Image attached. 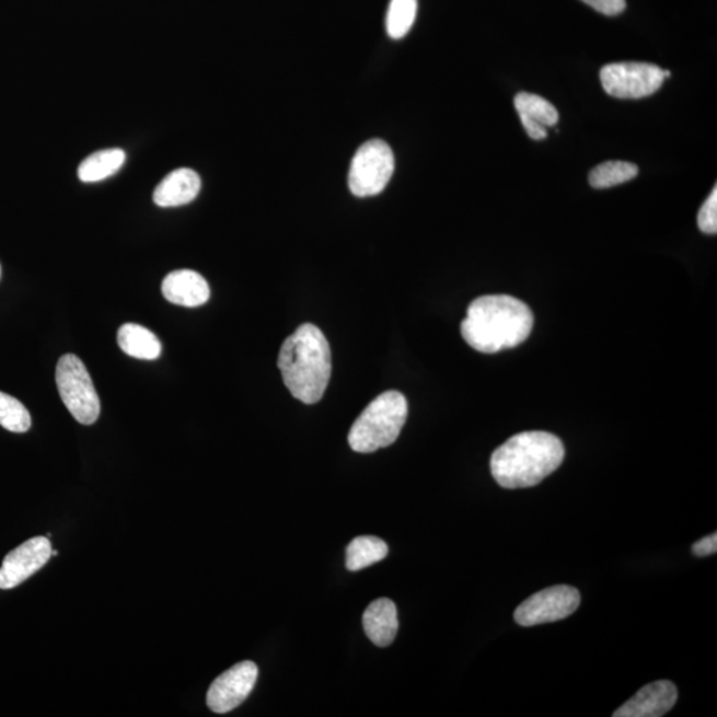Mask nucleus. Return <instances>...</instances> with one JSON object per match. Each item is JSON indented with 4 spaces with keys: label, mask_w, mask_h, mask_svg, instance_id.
<instances>
[{
    "label": "nucleus",
    "mask_w": 717,
    "mask_h": 717,
    "mask_svg": "<svg viewBox=\"0 0 717 717\" xmlns=\"http://www.w3.org/2000/svg\"><path fill=\"white\" fill-rule=\"evenodd\" d=\"M533 326L534 316L525 302L510 296H484L467 308L461 334L476 351L497 354L520 346Z\"/></svg>",
    "instance_id": "1"
},
{
    "label": "nucleus",
    "mask_w": 717,
    "mask_h": 717,
    "mask_svg": "<svg viewBox=\"0 0 717 717\" xmlns=\"http://www.w3.org/2000/svg\"><path fill=\"white\" fill-rule=\"evenodd\" d=\"M565 459V447L556 435L532 430L510 438L490 459V471L505 489L539 485L556 472Z\"/></svg>",
    "instance_id": "2"
},
{
    "label": "nucleus",
    "mask_w": 717,
    "mask_h": 717,
    "mask_svg": "<svg viewBox=\"0 0 717 717\" xmlns=\"http://www.w3.org/2000/svg\"><path fill=\"white\" fill-rule=\"evenodd\" d=\"M278 368L290 394L304 404H315L332 378V350L320 327L305 323L280 347Z\"/></svg>",
    "instance_id": "3"
},
{
    "label": "nucleus",
    "mask_w": 717,
    "mask_h": 717,
    "mask_svg": "<svg viewBox=\"0 0 717 717\" xmlns=\"http://www.w3.org/2000/svg\"><path fill=\"white\" fill-rule=\"evenodd\" d=\"M408 416L407 398L386 391L367 405L348 433V444L358 453H372L397 440Z\"/></svg>",
    "instance_id": "4"
},
{
    "label": "nucleus",
    "mask_w": 717,
    "mask_h": 717,
    "mask_svg": "<svg viewBox=\"0 0 717 717\" xmlns=\"http://www.w3.org/2000/svg\"><path fill=\"white\" fill-rule=\"evenodd\" d=\"M56 385L74 420L92 426L100 416V398L89 370L77 355L67 354L56 367Z\"/></svg>",
    "instance_id": "5"
},
{
    "label": "nucleus",
    "mask_w": 717,
    "mask_h": 717,
    "mask_svg": "<svg viewBox=\"0 0 717 717\" xmlns=\"http://www.w3.org/2000/svg\"><path fill=\"white\" fill-rule=\"evenodd\" d=\"M395 171V158L383 140H370L355 153L348 172V186L354 196L372 197L389 185Z\"/></svg>",
    "instance_id": "6"
},
{
    "label": "nucleus",
    "mask_w": 717,
    "mask_h": 717,
    "mask_svg": "<svg viewBox=\"0 0 717 717\" xmlns=\"http://www.w3.org/2000/svg\"><path fill=\"white\" fill-rule=\"evenodd\" d=\"M603 90L616 99H644L659 91L664 81L662 68L650 63H614L601 70Z\"/></svg>",
    "instance_id": "7"
},
{
    "label": "nucleus",
    "mask_w": 717,
    "mask_h": 717,
    "mask_svg": "<svg viewBox=\"0 0 717 717\" xmlns=\"http://www.w3.org/2000/svg\"><path fill=\"white\" fill-rule=\"evenodd\" d=\"M581 603V594L571 586H553L528 598L517 608L514 620L517 625L532 627L563 621L577 611Z\"/></svg>",
    "instance_id": "8"
},
{
    "label": "nucleus",
    "mask_w": 717,
    "mask_h": 717,
    "mask_svg": "<svg viewBox=\"0 0 717 717\" xmlns=\"http://www.w3.org/2000/svg\"><path fill=\"white\" fill-rule=\"evenodd\" d=\"M257 679L258 667L251 660L235 664L210 685L207 696L208 707L215 714L230 713L247 699Z\"/></svg>",
    "instance_id": "9"
},
{
    "label": "nucleus",
    "mask_w": 717,
    "mask_h": 717,
    "mask_svg": "<svg viewBox=\"0 0 717 717\" xmlns=\"http://www.w3.org/2000/svg\"><path fill=\"white\" fill-rule=\"evenodd\" d=\"M53 557L51 542L46 537L31 539L12 551L0 567V589L10 590L23 583Z\"/></svg>",
    "instance_id": "10"
},
{
    "label": "nucleus",
    "mask_w": 717,
    "mask_h": 717,
    "mask_svg": "<svg viewBox=\"0 0 717 717\" xmlns=\"http://www.w3.org/2000/svg\"><path fill=\"white\" fill-rule=\"evenodd\" d=\"M678 690L669 681H658L645 685L632 699L615 710L614 717H660L675 706Z\"/></svg>",
    "instance_id": "11"
},
{
    "label": "nucleus",
    "mask_w": 717,
    "mask_h": 717,
    "mask_svg": "<svg viewBox=\"0 0 717 717\" xmlns=\"http://www.w3.org/2000/svg\"><path fill=\"white\" fill-rule=\"evenodd\" d=\"M162 296L167 302L184 308H198L209 301L210 287L201 274L177 270L167 274L162 282Z\"/></svg>",
    "instance_id": "12"
},
{
    "label": "nucleus",
    "mask_w": 717,
    "mask_h": 717,
    "mask_svg": "<svg viewBox=\"0 0 717 717\" xmlns=\"http://www.w3.org/2000/svg\"><path fill=\"white\" fill-rule=\"evenodd\" d=\"M201 190V178L189 167H180L161 181L153 193V201L160 208H177L195 201Z\"/></svg>",
    "instance_id": "13"
},
{
    "label": "nucleus",
    "mask_w": 717,
    "mask_h": 717,
    "mask_svg": "<svg viewBox=\"0 0 717 717\" xmlns=\"http://www.w3.org/2000/svg\"><path fill=\"white\" fill-rule=\"evenodd\" d=\"M367 637L373 645L386 647L395 640L398 620L395 603L389 598H380L367 608L363 615Z\"/></svg>",
    "instance_id": "14"
},
{
    "label": "nucleus",
    "mask_w": 717,
    "mask_h": 717,
    "mask_svg": "<svg viewBox=\"0 0 717 717\" xmlns=\"http://www.w3.org/2000/svg\"><path fill=\"white\" fill-rule=\"evenodd\" d=\"M117 343L123 352L141 360L158 359L162 351L158 336L135 323L124 324L118 329Z\"/></svg>",
    "instance_id": "15"
},
{
    "label": "nucleus",
    "mask_w": 717,
    "mask_h": 717,
    "mask_svg": "<svg viewBox=\"0 0 717 717\" xmlns=\"http://www.w3.org/2000/svg\"><path fill=\"white\" fill-rule=\"evenodd\" d=\"M127 154L120 148L92 153L79 165L78 176L83 183H99L122 170Z\"/></svg>",
    "instance_id": "16"
},
{
    "label": "nucleus",
    "mask_w": 717,
    "mask_h": 717,
    "mask_svg": "<svg viewBox=\"0 0 717 717\" xmlns=\"http://www.w3.org/2000/svg\"><path fill=\"white\" fill-rule=\"evenodd\" d=\"M389 556V546L377 537H358L351 541L347 547L346 566L350 571L366 569V567L379 563Z\"/></svg>",
    "instance_id": "17"
},
{
    "label": "nucleus",
    "mask_w": 717,
    "mask_h": 717,
    "mask_svg": "<svg viewBox=\"0 0 717 717\" xmlns=\"http://www.w3.org/2000/svg\"><path fill=\"white\" fill-rule=\"evenodd\" d=\"M514 107L520 118H528L544 127H553L558 123V111L546 99L534 93L521 92L514 97Z\"/></svg>",
    "instance_id": "18"
},
{
    "label": "nucleus",
    "mask_w": 717,
    "mask_h": 717,
    "mask_svg": "<svg viewBox=\"0 0 717 717\" xmlns=\"http://www.w3.org/2000/svg\"><path fill=\"white\" fill-rule=\"evenodd\" d=\"M639 167L632 162L608 161L598 165L589 174L592 188L608 189L627 183L638 176Z\"/></svg>",
    "instance_id": "19"
},
{
    "label": "nucleus",
    "mask_w": 717,
    "mask_h": 717,
    "mask_svg": "<svg viewBox=\"0 0 717 717\" xmlns=\"http://www.w3.org/2000/svg\"><path fill=\"white\" fill-rule=\"evenodd\" d=\"M417 15V0H391L385 18L386 33L402 39L413 28Z\"/></svg>",
    "instance_id": "20"
},
{
    "label": "nucleus",
    "mask_w": 717,
    "mask_h": 717,
    "mask_svg": "<svg viewBox=\"0 0 717 717\" xmlns=\"http://www.w3.org/2000/svg\"><path fill=\"white\" fill-rule=\"evenodd\" d=\"M0 426L10 432L24 433L31 428V416L26 407L4 392H0Z\"/></svg>",
    "instance_id": "21"
},
{
    "label": "nucleus",
    "mask_w": 717,
    "mask_h": 717,
    "mask_svg": "<svg viewBox=\"0 0 717 717\" xmlns=\"http://www.w3.org/2000/svg\"><path fill=\"white\" fill-rule=\"evenodd\" d=\"M697 227L702 230L703 233L715 235L717 233V189L715 188L710 193L707 201L703 204V207L697 215Z\"/></svg>",
    "instance_id": "22"
},
{
    "label": "nucleus",
    "mask_w": 717,
    "mask_h": 717,
    "mask_svg": "<svg viewBox=\"0 0 717 717\" xmlns=\"http://www.w3.org/2000/svg\"><path fill=\"white\" fill-rule=\"evenodd\" d=\"M582 2L608 16L620 15L626 9V0H582Z\"/></svg>",
    "instance_id": "23"
},
{
    "label": "nucleus",
    "mask_w": 717,
    "mask_h": 717,
    "mask_svg": "<svg viewBox=\"0 0 717 717\" xmlns=\"http://www.w3.org/2000/svg\"><path fill=\"white\" fill-rule=\"evenodd\" d=\"M717 551V534H710L708 537L697 541L694 546H692V553L697 557H707L713 556Z\"/></svg>",
    "instance_id": "24"
},
{
    "label": "nucleus",
    "mask_w": 717,
    "mask_h": 717,
    "mask_svg": "<svg viewBox=\"0 0 717 717\" xmlns=\"http://www.w3.org/2000/svg\"><path fill=\"white\" fill-rule=\"evenodd\" d=\"M523 128H525L527 134L530 139L533 140H544L547 137V129L544 126H541L539 123L528 120V118H521Z\"/></svg>",
    "instance_id": "25"
},
{
    "label": "nucleus",
    "mask_w": 717,
    "mask_h": 717,
    "mask_svg": "<svg viewBox=\"0 0 717 717\" xmlns=\"http://www.w3.org/2000/svg\"><path fill=\"white\" fill-rule=\"evenodd\" d=\"M0 276H2V267H0Z\"/></svg>",
    "instance_id": "26"
}]
</instances>
